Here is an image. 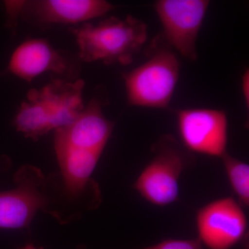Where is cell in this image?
Segmentation results:
<instances>
[{"mask_svg": "<svg viewBox=\"0 0 249 249\" xmlns=\"http://www.w3.org/2000/svg\"><path fill=\"white\" fill-rule=\"evenodd\" d=\"M84 88L83 79L67 81L57 78L40 89L29 90L13 121L16 130L36 141L71 124L84 109Z\"/></svg>", "mask_w": 249, "mask_h": 249, "instance_id": "cell-1", "label": "cell"}, {"mask_svg": "<svg viewBox=\"0 0 249 249\" xmlns=\"http://www.w3.org/2000/svg\"><path fill=\"white\" fill-rule=\"evenodd\" d=\"M76 37L80 61L128 65L147 39V25L132 16H114L96 24L83 23L70 29Z\"/></svg>", "mask_w": 249, "mask_h": 249, "instance_id": "cell-2", "label": "cell"}, {"mask_svg": "<svg viewBox=\"0 0 249 249\" xmlns=\"http://www.w3.org/2000/svg\"><path fill=\"white\" fill-rule=\"evenodd\" d=\"M104 93H96L71 124L55 129L54 150L58 162L97 165L111 137L114 123L103 114Z\"/></svg>", "mask_w": 249, "mask_h": 249, "instance_id": "cell-3", "label": "cell"}, {"mask_svg": "<svg viewBox=\"0 0 249 249\" xmlns=\"http://www.w3.org/2000/svg\"><path fill=\"white\" fill-rule=\"evenodd\" d=\"M164 42L163 46L156 41L146 61L123 75L129 106L155 109L169 106L179 77L180 63Z\"/></svg>", "mask_w": 249, "mask_h": 249, "instance_id": "cell-4", "label": "cell"}, {"mask_svg": "<svg viewBox=\"0 0 249 249\" xmlns=\"http://www.w3.org/2000/svg\"><path fill=\"white\" fill-rule=\"evenodd\" d=\"M153 157L142 170L134 187L151 204L165 206L178 200L179 180L194 164V157L175 138L163 135L152 146Z\"/></svg>", "mask_w": 249, "mask_h": 249, "instance_id": "cell-5", "label": "cell"}, {"mask_svg": "<svg viewBox=\"0 0 249 249\" xmlns=\"http://www.w3.org/2000/svg\"><path fill=\"white\" fill-rule=\"evenodd\" d=\"M46 177L37 167L22 165L14 176L16 186L0 192V229H28L39 211L46 212Z\"/></svg>", "mask_w": 249, "mask_h": 249, "instance_id": "cell-6", "label": "cell"}, {"mask_svg": "<svg viewBox=\"0 0 249 249\" xmlns=\"http://www.w3.org/2000/svg\"><path fill=\"white\" fill-rule=\"evenodd\" d=\"M210 4L208 0H159L154 5L165 42L191 61L197 58L196 39Z\"/></svg>", "mask_w": 249, "mask_h": 249, "instance_id": "cell-7", "label": "cell"}, {"mask_svg": "<svg viewBox=\"0 0 249 249\" xmlns=\"http://www.w3.org/2000/svg\"><path fill=\"white\" fill-rule=\"evenodd\" d=\"M80 62L78 55L55 49L45 39L32 38L15 49L6 71L29 83L45 72L74 81L79 79Z\"/></svg>", "mask_w": 249, "mask_h": 249, "instance_id": "cell-8", "label": "cell"}, {"mask_svg": "<svg viewBox=\"0 0 249 249\" xmlns=\"http://www.w3.org/2000/svg\"><path fill=\"white\" fill-rule=\"evenodd\" d=\"M198 240L208 249H231L247 235L248 222L238 201L224 197L201 208L196 214Z\"/></svg>", "mask_w": 249, "mask_h": 249, "instance_id": "cell-9", "label": "cell"}, {"mask_svg": "<svg viewBox=\"0 0 249 249\" xmlns=\"http://www.w3.org/2000/svg\"><path fill=\"white\" fill-rule=\"evenodd\" d=\"M183 146L191 153L220 157L227 153L228 119L220 109L190 108L178 113Z\"/></svg>", "mask_w": 249, "mask_h": 249, "instance_id": "cell-10", "label": "cell"}, {"mask_svg": "<svg viewBox=\"0 0 249 249\" xmlns=\"http://www.w3.org/2000/svg\"><path fill=\"white\" fill-rule=\"evenodd\" d=\"M114 8L105 0H31L23 2L20 17L36 27L76 26L102 17Z\"/></svg>", "mask_w": 249, "mask_h": 249, "instance_id": "cell-11", "label": "cell"}, {"mask_svg": "<svg viewBox=\"0 0 249 249\" xmlns=\"http://www.w3.org/2000/svg\"><path fill=\"white\" fill-rule=\"evenodd\" d=\"M226 173L237 201L242 207L249 204V165L226 153L222 157Z\"/></svg>", "mask_w": 249, "mask_h": 249, "instance_id": "cell-12", "label": "cell"}, {"mask_svg": "<svg viewBox=\"0 0 249 249\" xmlns=\"http://www.w3.org/2000/svg\"><path fill=\"white\" fill-rule=\"evenodd\" d=\"M142 249H205L198 239L193 240H175L168 239L157 245Z\"/></svg>", "mask_w": 249, "mask_h": 249, "instance_id": "cell-13", "label": "cell"}, {"mask_svg": "<svg viewBox=\"0 0 249 249\" xmlns=\"http://www.w3.org/2000/svg\"><path fill=\"white\" fill-rule=\"evenodd\" d=\"M24 1H5L6 13L8 15V25L11 29L16 26L18 16H20Z\"/></svg>", "mask_w": 249, "mask_h": 249, "instance_id": "cell-14", "label": "cell"}, {"mask_svg": "<svg viewBox=\"0 0 249 249\" xmlns=\"http://www.w3.org/2000/svg\"><path fill=\"white\" fill-rule=\"evenodd\" d=\"M242 89L244 99H245L247 107H249V70H245L242 76Z\"/></svg>", "mask_w": 249, "mask_h": 249, "instance_id": "cell-15", "label": "cell"}, {"mask_svg": "<svg viewBox=\"0 0 249 249\" xmlns=\"http://www.w3.org/2000/svg\"><path fill=\"white\" fill-rule=\"evenodd\" d=\"M22 249H37L36 248V247H34L33 245H28L25 246Z\"/></svg>", "mask_w": 249, "mask_h": 249, "instance_id": "cell-16", "label": "cell"}, {"mask_svg": "<svg viewBox=\"0 0 249 249\" xmlns=\"http://www.w3.org/2000/svg\"><path fill=\"white\" fill-rule=\"evenodd\" d=\"M76 249H88L86 248V247H85V246L81 245V246H79V247H77V248Z\"/></svg>", "mask_w": 249, "mask_h": 249, "instance_id": "cell-17", "label": "cell"}, {"mask_svg": "<svg viewBox=\"0 0 249 249\" xmlns=\"http://www.w3.org/2000/svg\"><path fill=\"white\" fill-rule=\"evenodd\" d=\"M0 164H1V163H0Z\"/></svg>", "mask_w": 249, "mask_h": 249, "instance_id": "cell-18", "label": "cell"}]
</instances>
